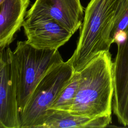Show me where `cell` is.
<instances>
[{"instance_id":"obj_7","label":"cell","mask_w":128,"mask_h":128,"mask_svg":"<svg viewBox=\"0 0 128 128\" xmlns=\"http://www.w3.org/2000/svg\"><path fill=\"white\" fill-rule=\"evenodd\" d=\"M126 38L117 43L118 50L112 64L114 96L112 110L118 122L128 126V28Z\"/></svg>"},{"instance_id":"obj_10","label":"cell","mask_w":128,"mask_h":128,"mask_svg":"<svg viewBox=\"0 0 128 128\" xmlns=\"http://www.w3.org/2000/svg\"><path fill=\"white\" fill-rule=\"evenodd\" d=\"M111 122L112 116L90 118L66 110L49 109L40 128H104Z\"/></svg>"},{"instance_id":"obj_1","label":"cell","mask_w":128,"mask_h":128,"mask_svg":"<svg viewBox=\"0 0 128 128\" xmlns=\"http://www.w3.org/2000/svg\"><path fill=\"white\" fill-rule=\"evenodd\" d=\"M112 64L110 52H102L78 72V88L68 112L90 118L112 116L114 92Z\"/></svg>"},{"instance_id":"obj_9","label":"cell","mask_w":128,"mask_h":128,"mask_svg":"<svg viewBox=\"0 0 128 128\" xmlns=\"http://www.w3.org/2000/svg\"><path fill=\"white\" fill-rule=\"evenodd\" d=\"M30 0H5L0 7V52L9 47L22 26Z\"/></svg>"},{"instance_id":"obj_8","label":"cell","mask_w":128,"mask_h":128,"mask_svg":"<svg viewBox=\"0 0 128 128\" xmlns=\"http://www.w3.org/2000/svg\"><path fill=\"white\" fill-rule=\"evenodd\" d=\"M22 27L26 37V42L40 50H58L72 36L51 19L24 20Z\"/></svg>"},{"instance_id":"obj_6","label":"cell","mask_w":128,"mask_h":128,"mask_svg":"<svg viewBox=\"0 0 128 128\" xmlns=\"http://www.w3.org/2000/svg\"><path fill=\"white\" fill-rule=\"evenodd\" d=\"M84 12L80 0H36L25 20L51 19L73 35L81 26Z\"/></svg>"},{"instance_id":"obj_4","label":"cell","mask_w":128,"mask_h":128,"mask_svg":"<svg viewBox=\"0 0 128 128\" xmlns=\"http://www.w3.org/2000/svg\"><path fill=\"white\" fill-rule=\"evenodd\" d=\"M74 72L70 58L45 74L20 114V128H40L48 110L69 82Z\"/></svg>"},{"instance_id":"obj_13","label":"cell","mask_w":128,"mask_h":128,"mask_svg":"<svg viewBox=\"0 0 128 128\" xmlns=\"http://www.w3.org/2000/svg\"><path fill=\"white\" fill-rule=\"evenodd\" d=\"M5 0H0V7L1 6V5L4 2V1Z\"/></svg>"},{"instance_id":"obj_11","label":"cell","mask_w":128,"mask_h":128,"mask_svg":"<svg viewBox=\"0 0 128 128\" xmlns=\"http://www.w3.org/2000/svg\"><path fill=\"white\" fill-rule=\"evenodd\" d=\"M79 72H75L69 82L62 90L49 109L66 111L69 110L76 97L79 84Z\"/></svg>"},{"instance_id":"obj_3","label":"cell","mask_w":128,"mask_h":128,"mask_svg":"<svg viewBox=\"0 0 128 128\" xmlns=\"http://www.w3.org/2000/svg\"><path fill=\"white\" fill-rule=\"evenodd\" d=\"M13 54L18 73V102L20 114L42 76L64 60L58 50L38 49L26 40L18 42Z\"/></svg>"},{"instance_id":"obj_12","label":"cell","mask_w":128,"mask_h":128,"mask_svg":"<svg viewBox=\"0 0 128 128\" xmlns=\"http://www.w3.org/2000/svg\"><path fill=\"white\" fill-rule=\"evenodd\" d=\"M128 28V0H122L116 12L111 38L113 40L119 32H126Z\"/></svg>"},{"instance_id":"obj_5","label":"cell","mask_w":128,"mask_h":128,"mask_svg":"<svg viewBox=\"0 0 128 128\" xmlns=\"http://www.w3.org/2000/svg\"><path fill=\"white\" fill-rule=\"evenodd\" d=\"M18 73L13 51L0 52V128H20Z\"/></svg>"},{"instance_id":"obj_2","label":"cell","mask_w":128,"mask_h":128,"mask_svg":"<svg viewBox=\"0 0 128 128\" xmlns=\"http://www.w3.org/2000/svg\"><path fill=\"white\" fill-rule=\"evenodd\" d=\"M122 0H90L84 12L76 48L70 57L75 72L80 70L113 44L111 33Z\"/></svg>"}]
</instances>
